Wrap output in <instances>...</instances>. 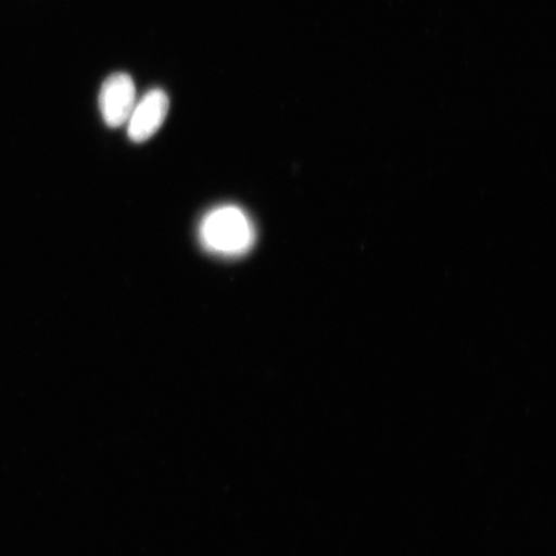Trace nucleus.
Instances as JSON below:
<instances>
[{
	"label": "nucleus",
	"instance_id": "1",
	"mask_svg": "<svg viewBox=\"0 0 556 556\" xmlns=\"http://www.w3.org/2000/svg\"><path fill=\"white\" fill-rule=\"evenodd\" d=\"M201 245L215 255L235 258L254 247L256 232L252 219L239 206L213 208L199 228Z\"/></svg>",
	"mask_w": 556,
	"mask_h": 556
},
{
	"label": "nucleus",
	"instance_id": "2",
	"mask_svg": "<svg viewBox=\"0 0 556 556\" xmlns=\"http://www.w3.org/2000/svg\"><path fill=\"white\" fill-rule=\"evenodd\" d=\"M137 103L135 80L127 73L110 75L100 90V110L110 128L127 124Z\"/></svg>",
	"mask_w": 556,
	"mask_h": 556
},
{
	"label": "nucleus",
	"instance_id": "3",
	"mask_svg": "<svg viewBox=\"0 0 556 556\" xmlns=\"http://www.w3.org/2000/svg\"><path fill=\"white\" fill-rule=\"evenodd\" d=\"M169 97L163 89H151L137 101L128 121V136L131 141L142 143L157 134L169 113Z\"/></svg>",
	"mask_w": 556,
	"mask_h": 556
}]
</instances>
